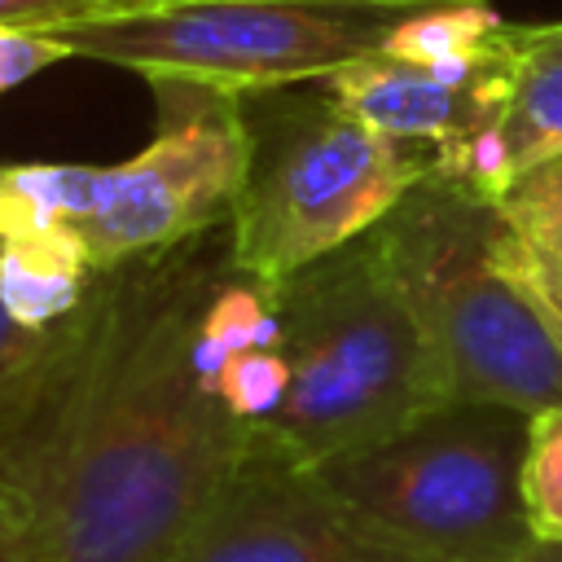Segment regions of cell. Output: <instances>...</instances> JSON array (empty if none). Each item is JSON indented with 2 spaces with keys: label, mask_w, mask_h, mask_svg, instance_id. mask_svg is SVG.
<instances>
[{
  "label": "cell",
  "mask_w": 562,
  "mask_h": 562,
  "mask_svg": "<svg viewBox=\"0 0 562 562\" xmlns=\"http://www.w3.org/2000/svg\"><path fill=\"white\" fill-rule=\"evenodd\" d=\"M228 272L215 228L97 277L75 364L4 457L44 562H171L241 461L250 426L193 369L202 307Z\"/></svg>",
  "instance_id": "6da1fadb"
},
{
  "label": "cell",
  "mask_w": 562,
  "mask_h": 562,
  "mask_svg": "<svg viewBox=\"0 0 562 562\" xmlns=\"http://www.w3.org/2000/svg\"><path fill=\"white\" fill-rule=\"evenodd\" d=\"M290 391L259 435L299 465L373 448L452 404L443 364L378 233L272 290Z\"/></svg>",
  "instance_id": "7a4b0ae2"
},
{
  "label": "cell",
  "mask_w": 562,
  "mask_h": 562,
  "mask_svg": "<svg viewBox=\"0 0 562 562\" xmlns=\"http://www.w3.org/2000/svg\"><path fill=\"white\" fill-rule=\"evenodd\" d=\"M373 233L452 400L527 417L562 404V307L536 281L496 202L426 176Z\"/></svg>",
  "instance_id": "3957f363"
},
{
  "label": "cell",
  "mask_w": 562,
  "mask_h": 562,
  "mask_svg": "<svg viewBox=\"0 0 562 562\" xmlns=\"http://www.w3.org/2000/svg\"><path fill=\"white\" fill-rule=\"evenodd\" d=\"M250 127L246 180L224 220L228 259L263 290H281L303 268L373 233L400 198L426 180V158L321 83L307 92L268 88L241 97Z\"/></svg>",
  "instance_id": "277c9868"
},
{
  "label": "cell",
  "mask_w": 562,
  "mask_h": 562,
  "mask_svg": "<svg viewBox=\"0 0 562 562\" xmlns=\"http://www.w3.org/2000/svg\"><path fill=\"white\" fill-rule=\"evenodd\" d=\"M522 448L527 413L452 400L395 439L312 470L395 562H514L536 540Z\"/></svg>",
  "instance_id": "5b68a950"
},
{
  "label": "cell",
  "mask_w": 562,
  "mask_h": 562,
  "mask_svg": "<svg viewBox=\"0 0 562 562\" xmlns=\"http://www.w3.org/2000/svg\"><path fill=\"white\" fill-rule=\"evenodd\" d=\"M413 0H140L44 26L70 57L220 92L321 83L378 53Z\"/></svg>",
  "instance_id": "8992f818"
},
{
  "label": "cell",
  "mask_w": 562,
  "mask_h": 562,
  "mask_svg": "<svg viewBox=\"0 0 562 562\" xmlns=\"http://www.w3.org/2000/svg\"><path fill=\"white\" fill-rule=\"evenodd\" d=\"M154 140L101 167L97 211L79 241L97 272L176 250L224 228L250 162V127L237 92L154 79Z\"/></svg>",
  "instance_id": "52a82bcc"
},
{
  "label": "cell",
  "mask_w": 562,
  "mask_h": 562,
  "mask_svg": "<svg viewBox=\"0 0 562 562\" xmlns=\"http://www.w3.org/2000/svg\"><path fill=\"white\" fill-rule=\"evenodd\" d=\"M171 562H395L299 465L250 426V443Z\"/></svg>",
  "instance_id": "ba28073f"
},
{
  "label": "cell",
  "mask_w": 562,
  "mask_h": 562,
  "mask_svg": "<svg viewBox=\"0 0 562 562\" xmlns=\"http://www.w3.org/2000/svg\"><path fill=\"white\" fill-rule=\"evenodd\" d=\"M321 88L338 105H347L356 119L378 127L382 136L417 149L430 167V158L448 154L452 145H461L465 136H474L479 127H487L505 114V101L514 88V66L470 79V83H452L426 66L395 61L386 53H369V57L334 70L329 79H321Z\"/></svg>",
  "instance_id": "9c48e42d"
},
{
  "label": "cell",
  "mask_w": 562,
  "mask_h": 562,
  "mask_svg": "<svg viewBox=\"0 0 562 562\" xmlns=\"http://www.w3.org/2000/svg\"><path fill=\"white\" fill-rule=\"evenodd\" d=\"M522 22H505L487 0H439L408 9L378 53L470 83L518 61Z\"/></svg>",
  "instance_id": "30bf717a"
},
{
  "label": "cell",
  "mask_w": 562,
  "mask_h": 562,
  "mask_svg": "<svg viewBox=\"0 0 562 562\" xmlns=\"http://www.w3.org/2000/svg\"><path fill=\"white\" fill-rule=\"evenodd\" d=\"M92 299L53 329H26L0 299V465L35 430L88 334Z\"/></svg>",
  "instance_id": "8fae6325"
},
{
  "label": "cell",
  "mask_w": 562,
  "mask_h": 562,
  "mask_svg": "<svg viewBox=\"0 0 562 562\" xmlns=\"http://www.w3.org/2000/svg\"><path fill=\"white\" fill-rule=\"evenodd\" d=\"M97 268L79 233L0 241V299L26 329H53L70 321L97 290Z\"/></svg>",
  "instance_id": "7c38bea8"
},
{
  "label": "cell",
  "mask_w": 562,
  "mask_h": 562,
  "mask_svg": "<svg viewBox=\"0 0 562 562\" xmlns=\"http://www.w3.org/2000/svg\"><path fill=\"white\" fill-rule=\"evenodd\" d=\"M501 140L514 180L562 154V22L522 26Z\"/></svg>",
  "instance_id": "4fadbf2b"
},
{
  "label": "cell",
  "mask_w": 562,
  "mask_h": 562,
  "mask_svg": "<svg viewBox=\"0 0 562 562\" xmlns=\"http://www.w3.org/2000/svg\"><path fill=\"white\" fill-rule=\"evenodd\" d=\"M97 189L101 162H0V241L79 233Z\"/></svg>",
  "instance_id": "5bb4252c"
},
{
  "label": "cell",
  "mask_w": 562,
  "mask_h": 562,
  "mask_svg": "<svg viewBox=\"0 0 562 562\" xmlns=\"http://www.w3.org/2000/svg\"><path fill=\"white\" fill-rule=\"evenodd\" d=\"M263 347H281V312L272 290L255 285L250 277H241L237 268L215 285V294L202 307L198 321V338H193V369L206 382V391L220 386L224 369L246 356V351H263Z\"/></svg>",
  "instance_id": "9a60e30c"
},
{
  "label": "cell",
  "mask_w": 562,
  "mask_h": 562,
  "mask_svg": "<svg viewBox=\"0 0 562 562\" xmlns=\"http://www.w3.org/2000/svg\"><path fill=\"white\" fill-rule=\"evenodd\" d=\"M496 211L518 237L544 294L562 307V154L522 171L496 198Z\"/></svg>",
  "instance_id": "2e32d148"
},
{
  "label": "cell",
  "mask_w": 562,
  "mask_h": 562,
  "mask_svg": "<svg viewBox=\"0 0 562 562\" xmlns=\"http://www.w3.org/2000/svg\"><path fill=\"white\" fill-rule=\"evenodd\" d=\"M522 509L536 540L562 544V404L527 417L522 448Z\"/></svg>",
  "instance_id": "e0dca14e"
},
{
  "label": "cell",
  "mask_w": 562,
  "mask_h": 562,
  "mask_svg": "<svg viewBox=\"0 0 562 562\" xmlns=\"http://www.w3.org/2000/svg\"><path fill=\"white\" fill-rule=\"evenodd\" d=\"M285 391H290V364H285L281 347H263V351L237 356L224 369L220 386H215V395L228 404V413L241 417L246 426L268 422L281 408Z\"/></svg>",
  "instance_id": "ac0fdd59"
},
{
  "label": "cell",
  "mask_w": 562,
  "mask_h": 562,
  "mask_svg": "<svg viewBox=\"0 0 562 562\" xmlns=\"http://www.w3.org/2000/svg\"><path fill=\"white\" fill-rule=\"evenodd\" d=\"M66 57V44L53 40L44 26H0V97Z\"/></svg>",
  "instance_id": "d6986e66"
},
{
  "label": "cell",
  "mask_w": 562,
  "mask_h": 562,
  "mask_svg": "<svg viewBox=\"0 0 562 562\" xmlns=\"http://www.w3.org/2000/svg\"><path fill=\"white\" fill-rule=\"evenodd\" d=\"M140 0H0V26H61L75 18H97Z\"/></svg>",
  "instance_id": "ffe728a7"
},
{
  "label": "cell",
  "mask_w": 562,
  "mask_h": 562,
  "mask_svg": "<svg viewBox=\"0 0 562 562\" xmlns=\"http://www.w3.org/2000/svg\"><path fill=\"white\" fill-rule=\"evenodd\" d=\"M0 562H44V558H40V549L22 531L0 527Z\"/></svg>",
  "instance_id": "44dd1931"
},
{
  "label": "cell",
  "mask_w": 562,
  "mask_h": 562,
  "mask_svg": "<svg viewBox=\"0 0 562 562\" xmlns=\"http://www.w3.org/2000/svg\"><path fill=\"white\" fill-rule=\"evenodd\" d=\"M0 527H13V531H22V536L31 540V531H26V518H22V509H18V501H13V492H9V479H4V465H0Z\"/></svg>",
  "instance_id": "7402d4cb"
},
{
  "label": "cell",
  "mask_w": 562,
  "mask_h": 562,
  "mask_svg": "<svg viewBox=\"0 0 562 562\" xmlns=\"http://www.w3.org/2000/svg\"><path fill=\"white\" fill-rule=\"evenodd\" d=\"M514 562H562V544H549V540H531Z\"/></svg>",
  "instance_id": "603a6c76"
},
{
  "label": "cell",
  "mask_w": 562,
  "mask_h": 562,
  "mask_svg": "<svg viewBox=\"0 0 562 562\" xmlns=\"http://www.w3.org/2000/svg\"><path fill=\"white\" fill-rule=\"evenodd\" d=\"M413 4H439V0H413Z\"/></svg>",
  "instance_id": "cb8c5ba5"
}]
</instances>
